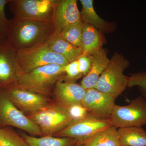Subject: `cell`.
I'll use <instances>...</instances> for the list:
<instances>
[{
    "label": "cell",
    "instance_id": "cell-2",
    "mask_svg": "<svg viewBox=\"0 0 146 146\" xmlns=\"http://www.w3.org/2000/svg\"><path fill=\"white\" fill-rule=\"evenodd\" d=\"M65 75L63 66L52 64L36 68L20 77L15 85L48 96Z\"/></svg>",
    "mask_w": 146,
    "mask_h": 146
},
{
    "label": "cell",
    "instance_id": "cell-27",
    "mask_svg": "<svg viewBox=\"0 0 146 146\" xmlns=\"http://www.w3.org/2000/svg\"><path fill=\"white\" fill-rule=\"evenodd\" d=\"M79 69L83 76L89 72L92 62V56L82 54L77 60Z\"/></svg>",
    "mask_w": 146,
    "mask_h": 146
},
{
    "label": "cell",
    "instance_id": "cell-10",
    "mask_svg": "<svg viewBox=\"0 0 146 146\" xmlns=\"http://www.w3.org/2000/svg\"><path fill=\"white\" fill-rule=\"evenodd\" d=\"M23 73L18 64L17 51L0 38V89L15 84Z\"/></svg>",
    "mask_w": 146,
    "mask_h": 146
},
{
    "label": "cell",
    "instance_id": "cell-13",
    "mask_svg": "<svg viewBox=\"0 0 146 146\" xmlns=\"http://www.w3.org/2000/svg\"><path fill=\"white\" fill-rule=\"evenodd\" d=\"M80 20L76 0H57L52 21L54 34L59 35L65 27Z\"/></svg>",
    "mask_w": 146,
    "mask_h": 146
},
{
    "label": "cell",
    "instance_id": "cell-29",
    "mask_svg": "<svg viewBox=\"0 0 146 146\" xmlns=\"http://www.w3.org/2000/svg\"><path fill=\"white\" fill-rule=\"evenodd\" d=\"M73 146H85L84 144L77 143Z\"/></svg>",
    "mask_w": 146,
    "mask_h": 146
},
{
    "label": "cell",
    "instance_id": "cell-28",
    "mask_svg": "<svg viewBox=\"0 0 146 146\" xmlns=\"http://www.w3.org/2000/svg\"><path fill=\"white\" fill-rule=\"evenodd\" d=\"M67 109L73 121L80 119L89 113L82 104L72 106Z\"/></svg>",
    "mask_w": 146,
    "mask_h": 146
},
{
    "label": "cell",
    "instance_id": "cell-23",
    "mask_svg": "<svg viewBox=\"0 0 146 146\" xmlns=\"http://www.w3.org/2000/svg\"><path fill=\"white\" fill-rule=\"evenodd\" d=\"M0 146H30L22 136L7 127L0 128Z\"/></svg>",
    "mask_w": 146,
    "mask_h": 146
},
{
    "label": "cell",
    "instance_id": "cell-8",
    "mask_svg": "<svg viewBox=\"0 0 146 146\" xmlns=\"http://www.w3.org/2000/svg\"><path fill=\"white\" fill-rule=\"evenodd\" d=\"M112 125L110 120L98 118L89 113L80 119L72 121L55 136L69 137L78 143L84 144L97 133Z\"/></svg>",
    "mask_w": 146,
    "mask_h": 146
},
{
    "label": "cell",
    "instance_id": "cell-3",
    "mask_svg": "<svg viewBox=\"0 0 146 146\" xmlns=\"http://www.w3.org/2000/svg\"><path fill=\"white\" fill-rule=\"evenodd\" d=\"M129 65V62L123 56L115 53L99 79L95 89L116 99L127 87V76L125 75L124 71Z\"/></svg>",
    "mask_w": 146,
    "mask_h": 146
},
{
    "label": "cell",
    "instance_id": "cell-1",
    "mask_svg": "<svg viewBox=\"0 0 146 146\" xmlns=\"http://www.w3.org/2000/svg\"><path fill=\"white\" fill-rule=\"evenodd\" d=\"M54 34L50 22L13 18L10 20L5 39L9 44L18 51L44 43Z\"/></svg>",
    "mask_w": 146,
    "mask_h": 146
},
{
    "label": "cell",
    "instance_id": "cell-21",
    "mask_svg": "<svg viewBox=\"0 0 146 146\" xmlns=\"http://www.w3.org/2000/svg\"><path fill=\"white\" fill-rule=\"evenodd\" d=\"M80 1L82 6L80 13L82 21L96 29L101 30L105 29L107 27V23L96 12L93 0H80Z\"/></svg>",
    "mask_w": 146,
    "mask_h": 146
},
{
    "label": "cell",
    "instance_id": "cell-7",
    "mask_svg": "<svg viewBox=\"0 0 146 146\" xmlns=\"http://www.w3.org/2000/svg\"><path fill=\"white\" fill-rule=\"evenodd\" d=\"M110 120L117 129L146 125V100L139 96L127 105L115 104Z\"/></svg>",
    "mask_w": 146,
    "mask_h": 146
},
{
    "label": "cell",
    "instance_id": "cell-17",
    "mask_svg": "<svg viewBox=\"0 0 146 146\" xmlns=\"http://www.w3.org/2000/svg\"><path fill=\"white\" fill-rule=\"evenodd\" d=\"M102 46L99 32L91 25L84 22L81 47L82 54L92 55L101 49Z\"/></svg>",
    "mask_w": 146,
    "mask_h": 146
},
{
    "label": "cell",
    "instance_id": "cell-18",
    "mask_svg": "<svg viewBox=\"0 0 146 146\" xmlns=\"http://www.w3.org/2000/svg\"><path fill=\"white\" fill-rule=\"evenodd\" d=\"M120 146H146V131L140 127L118 129Z\"/></svg>",
    "mask_w": 146,
    "mask_h": 146
},
{
    "label": "cell",
    "instance_id": "cell-14",
    "mask_svg": "<svg viewBox=\"0 0 146 146\" xmlns=\"http://www.w3.org/2000/svg\"><path fill=\"white\" fill-rule=\"evenodd\" d=\"M86 91L80 84L61 80L56 84L52 92L57 103L68 109L72 106L82 104Z\"/></svg>",
    "mask_w": 146,
    "mask_h": 146
},
{
    "label": "cell",
    "instance_id": "cell-11",
    "mask_svg": "<svg viewBox=\"0 0 146 146\" xmlns=\"http://www.w3.org/2000/svg\"><path fill=\"white\" fill-rule=\"evenodd\" d=\"M7 98L22 112H36L48 104L46 96L12 84L3 89Z\"/></svg>",
    "mask_w": 146,
    "mask_h": 146
},
{
    "label": "cell",
    "instance_id": "cell-6",
    "mask_svg": "<svg viewBox=\"0 0 146 146\" xmlns=\"http://www.w3.org/2000/svg\"><path fill=\"white\" fill-rule=\"evenodd\" d=\"M17 57L23 74L44 65L56 64L64 66L69 63L65 58L52 52L45 42L18 51Z\"/></svg>",
    "mask_w": 146,
    "mask_h": 146
},
{
    "label": "cell",
    "instance_id": "cell-15",
    "mask_svg": "<svg viewBox=\"0 0 146 146\" xmlns=\"http://www.w3.org/2000/svg\"><path fill=\"white\" fill-rule=\"evenodd\" d=\"M92 56L91 69L88 74L83 76L80 84L86 90L96 88L99 79L110 61L106 52L102 48Z\"/></svg>",
    "mask_w": 146,
    "mask_h": 146
},
{
    "label": "cell",
    "instance_id": "cell-30",
    "mask_svg": "<svg viewBox=\"0 0 146 146\" xmlns=\"http://www.w3.org/2000/svg\"><path fill=\"white\" fill-rule=\"evenodd\" d=\"M4 38V37H3L2 36H1V35L0 34V38Z\"/></svg>",
    "mask_w": 146,
    "mask_h": 146
},
{
    "label": "cell",
    "instance_id": "cell-25",
    "mask_svg": "<svg viewBox=\"0 0 146 146\" xmlns=\"http://www.w3.org/2000/svg\"><path fill=\"white\" fill-rule=\"evenodd\" d=\"M127 87L138 86L146 100V72L135 73L127 76Z\"/></svg>",
    "mask_w": 146,
    "mask_h": 146
},
{
    "label": "cell",
    "instance_id": "cell-16",
    "mask_svg": "<svg viewBox=\"0 0 146 146\" xmlns=\"http://www.w3.org/2000/svg\"><path fill=\"white\" fill-rule=\"evenodd\" d=\"M45 43L52 52L65 58L69 63L77 60L82 54L81 48L71 44L60 35L54 34Z\"/></svg>",
    "mask_w": 146,
    "mask_h": 146
},
{
    "label": "cell",
    "instance_id": "cell-31",
    "mask_svg": "<svg viewBox=\"0 0 146 146\" xmlns=\"http://www.w3.org/2000/svg\"></svg>",
    "mask_w": 146,
    "mask_h": 146
},
{
    "label": "cell",
    "instance_id": "cell-12",
    "mask_svg": "<svg viewBox=\"0 0 146 146\" xmlns=\"http://www.w3.org/2000/svg\"><path fill=\"white\" fill-rule=\"evenodd\" d=\"M115 99L96 89L86 90L82 104L90 114L98 117L110 119Z\"/></svg>",
    "mask_w": 146,
    "mask_h": 146
},
{
    "label": "cell",
    "instance_id": "cell-22",
    "mask_svg": "<svg viewBox=\"0 0 146 146\" xmlns=\"http://www.w3.org/2000/svg\"><path fill=\"white\" fill-rule=\"evenodd\" d=\"M83 25L84 22L80 20L65 27L59 35L71 44L81 48Z\"/></svg>",
    "mask_w": 146,
    "mask_h": 146
},
{
    "label": "cell",
    "instance_id": "cell-5",
    "mask_svg": "<svg viewBox=\"0 0 146 146\" xmlns=\"http://www.w3.org/2000/svg\"><path fill=\"white\" fill-rule=\"evenodd\" d=\"M57 0H10L9 9L15 19L52 23Z\"/></svg>",
    "mask_w": 146,
    "mask_h": 146
},
{
    "label": "cell",
    "instance_id": "cell-4",
    "mask_svg": "<svg viewBox=\"0 0 146 146\" xmlns=\"http://www.w3.org/2000/svg\"><path fill=\"white\" fill-rule=\"evenodd\" d=\"M43 136H55L72 122L68 110L58 104H50L28 116Z\"/></svg>",
    "mask_w": 146,
    "mask_h": 146
},
{
    "label": "cell",
    "instance_id": "cell-24",
    "mask_svg": "<svg viewBox=\"0 0 146 146\" xmlns=\"http://www.w3.org/2000/svg\"><path fill=\"white\" fill-rule=\"evenodd\" d=\"M63 70L65 75L61 80L65 82L75 83L77 80L83 76L79 69L77 60L63 66Z\"/></svg>",
    "mask_w": 146,
    "mask_h": 146
},
{
    "label": "cell",
    "instance_id": "cell-19",
    "mask_svg": "<svg viewBox=\"0 0 146 146\" xmlns=\"http://www.w3.org/2000/svg\"><path fill=\"white\" fill-rule=\"evenodd\" d=\"M84 145L85 146H120L118 129L111 126L97 133Z\"/></svg>",
    "mask_w": 146,
    "mask_h": 146
},
{
    "label": "cell",
    "instance_id": "cell-26",
    "mask_svg": "<svg viewBox=\"0 0 146 146\" xmlns=\"http://www.w3.org/2000/svg\"><path fill=\"white\" fill-rule=\"evenodd\" d=\"M10 0H0V34L5 38L7 34L10 20L7 18L5 13V7Z\"/></svg>",
    "mask_w": 146,
    "mask_h": 146
},
{
    "label": "cell",
    "instance_id": "cell-9",
    "mask_svg": "<svg viewBox=\"0 0 146 146\" xmlns=\"http://www.w3.org/2000/svg\"><path fill=\"white\" fill-rule=\"evenodd\" d=\"M0 126H11L33 135L42 136L39 127L14 105L0 89Z\"/></svg>",
    "mask_w": 146,
    "mask_h": 146
},
{
    "label": "cell",
    "instance_id": "cell-20",
    "mask_svg": "<svg viewBox=\"0 0 146 146\" xmlns=\"http://www.w3.org/2000/svg\"><path fill=\"white\" fill-rule=\"evenodd\" d=\"M30 146H73L77 141L69 137L42 136L36 137L23 134L22 136Z\"/></svg>",
    "mask_w": 146,
    "mask_h": 146
}]
</instances>
